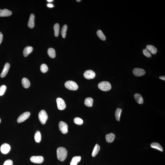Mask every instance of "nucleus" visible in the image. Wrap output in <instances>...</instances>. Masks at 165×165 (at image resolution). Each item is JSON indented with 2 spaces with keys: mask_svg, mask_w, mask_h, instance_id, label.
Returning <instances> with one entry per match:
<instances>
[{
  "mask_svg": "<svg viewBox=\"0 0 165 165\" xmlns=\"http://www.w3.org/2000/svg\"><path fill=\"white\" fill-rule=\"evenodd\" d=\"M84 76V78L87 79H94L95 77V74L92 70H88L85 72Z\"/></svg>",
  "mask_w": 165,
  "mask_h": 165,
  "instance_id": "6e6552de",
  "label": "nucleus"
},
{
  "mask_svg": "<svg viewBox=\"0 0 165 165\" xmlns=\"http://www.w3.org/2000/svg\"><path fill=\"white\" fill-rule=\"evenodd\" d=\"M21 82L23 86L25 88H28L30 85V83L29 80L26 78H23Z\"/></svg>",
  "mask_w": 165,
  "mask_h": 165,
  "instance_id": "412c9836",
  "label": "nucleus"
},
{
  "mask_svg": "<svg viewBox=\"0 0 165 165\" xmlns=\"http://www.w3.org/2000/svg\"><path fill=\"white\" fill-rule=\"evenodd\" d=\"M48 53L49 56L51 58H54L56 56L55 50L53 48H49L48 51Z\"/></svg>",
  "mask_w": 165,
  "mask_h": 165,
  "instance_id": "5701e85b",
  "label": "nucleus"
},
{
  "mask_svg": "<svg viewBox=\"0 0 165 165\" xmlns=\"http://www.w3.org/2000/svg\"><path fill=\"white\" fill-rule=\"evenodd\" d=\"M97 34L100 39L103 41H105L106 37L101 30H99L97 31Z\"/></svg>",
  "mask_w": 165,
  "mask_h": 165,
  "instance_id": "cd10ccee",
  "label": "nucleus"
},
{
  "mask_svg": "<svg viewBox=\"0 0 165 165\" xmlns=\"http://www.w3.org/2000/svg\"><path fill=\"white\" fill-rule=\"evenodd\" d=\"M56 102L58 109L62 110H64L65 108V103L63 99L61 97H58L57 98Z\"/></svg>",
  "mask_w": 165,
  "mask_h": 165,
  "instance_id": "423d86ee",
  "label": "nucleus"
},
{
  "mask_svg": "<svg viewBox=\"0 0 165 165\" xmlns=\"http://www.w3.org/2000/svg\"><path fill=\"white\" fill-rule=\"evenodd\" d=\"M134 98L136 101L139 104H142L144 102L142 96L141 94H136L134 95Z\"/></svg>",
  "mask_w": 165,
  "mask_h": 165,
  "instance_id": "a211bd4d",
  "label": "nucleus"
},
{
  "mask_svg": "<svg viewBox=\"0 0 165 165\" xmlns=\"http://www.w3.org/2000/svg\"><path fill=\"white\" fill-rule=\"evenodd\" d=\"M12 12L7 9H0V17H6L10 16Z\"/></svg>",
  "mask_w": 165,
  "mask_h": 165,
  "instance_id": "ddd939ff",
  "label": "nucleus"
},
{
  "mask_svg": "<svg viewBox=\"0 0 165 165\" xmlns=\"http://www.w3.org/2000/svg\"><path fill=\"white\" fill-rule=\"evenodd\" d=\"M47 1H48V2H51L52 1H53V0H47Z\"/></svg>",
  "mask_w": 165,
  "mask_h": 165,
  "instance_id": "4c0bfd02",
  "label": "nucleus"
},
{
  "mask_svg": "<svg viewBox=\"0 0 165 165\" xmlns=\"http://www.w3.org/2000/svg\"><path fill=\"white\" fill-rule=\"evenodd\" d=\"M1 122V119H0V122Z\"/></svg>",
  "mask_w": 165,
  "mask_h": 165,
  "instance_id": "ea45409f",
  "label": "nucleus"
},
{
  "mask_svg": "<svg viewBox=\"0 0 165 165\" xmlns=\"http://www.w3.org/2000/svg\"><path fill=\"white\" fill-rule=\"evenodd\" d=\"M133 73L135 76L136 77H140L145 74V71L143 69L135 68L133 70Z\"/></svg>",
  "mask_w": 165,
  "mask_h": 165,
  "instance_id": "9d476101",
  "label": "nucleus"
},
{
  "mask_svg": "<svg viewBox=\"0 0 165 165\" xmlns=\"http://www.w3.org/2000/svg\"><path fill=\"white\" fill-rule=\"evenodd\" d=\"M3 165H13V162L11 160H7L4 162Z\"/></svg>",
  "mask_w": 165,
  "mask_h": 165,
  "instance_id": "72a5a7b5",
  "label": "nucleus"
},
{
  "mask_svg": "<svg viewBox=\"0 0 165 165\" xmlns=\"http://www.w3.org/2000/svg\"><path fill=\"white\" fill-rule=\"evenodd\" d=\"M64 85L66 88L72 91H75L78 88V85L75 82L73 81H69L66 82Z\"/></svg>",
  "mask_w": 165,
  "mask_h": 165,
  "instance_id": "20e7f679",
  "label": "nucleus"
},
{
  "mask_svg": "<svg viewBox=\"0 0 165 165\" xmlns=\"http://www.w3.org/2000/svg\"><path fill=\"white\" fill-rule=\"evenodd\" d=\"M41 133L39 131H37L36 132L35 136H34V139L35 141L37 143H39L41 140Z\"/></svg>",
  "mask_w": 165,
  "mask_h": 165,
  "instance_id": "a878e982",
  "label": "nucleus"
},
{
  "mask_svg": "<svg viewBox=\"0 0 165 165\" xmlns=\"http://www.w3.org/2000/svg\"><path fill=\"white\" fill-rule=\"evenodd\" d=\"M159 78L160 79L163 80V81H165V76H163L159 77Z\"/></svg>",
  "mask_w": 165,
  "mask_h": 165,
  "instance_id": "e433bc0d",
  "label": "nucleus"
},
{
  "mask_svg": "<svg viewBox=\"0 0 165 165\" xmlns=\"http://www.w3.org/2000/svg\"><path fill=\"white\" fill-rule=\"evenodd\" d=\"M33 48L32 47L27 46L24 48L23 51V54L24 56L27 57L28 54L32 52L33 51Z\"/></svg>",
  "mask_w": 165,
  "mask_h": 165,
  "instance_id": "f3484780",
  "label": "nucleus"
},
{
  "mask_svg": "<svg viewBox=\"0 0 165 165\" xmlns=\"http://www.w3.org/2000/svg\"><path fill=\"white\" fill-rule=\"evenodd\" d=\"M122 111L121 109L119 108H117L116 110L115 116L116 119L117 121H120V115H121Z\"/></svg>",
  "mask_w": 165,
  "mask_h": 165,
  "instance_id": "393cba45",
  "label": "nucleus"
},
{
  "mask_svg": "<svg viewBox=\"0 0 165 165\" xmlns=\"http://www.w3.org/2000/svg\"><path fill=\"white\" fill-rule=\"evenodd\" d=\"M57 157L58 160L62 162L65 160L67 155V151L65 148L60 147L57 150Z\"/></svg>",
  "mask_w": 165,
  "mask_h": 165,
  "instance_id": "f257e3e1",
  "label": "nucleus"
},
{
  "mask_svg": "<svg viewBox=\"0 0 165 165\" xmlns=\"http://www.w3.org/2000/svg\"><path fill=\"white\" fill-rule=\"evenodd\" d=\"M74 122L75 124L79 125H81L83 123V120L78 117L75 118L74 119Z\"/></svg>",
  "mask_w": 165,
  "mask_h": 165,
  "instance_id": "c756f323",
  "label": "nucleus"
},
{
  "mask_svg": "<svg viewBox=\"0 0 165 165\" xmlns=\"http://www.w3.org/2000/svg\"><path fill=\"white\" fill-rule=\"evenodd\" d=\"M3 36L2 33L1 32H0V44H1V43L2 42L3 40Z\"/></svg>",
  "mask_w": 165,
  "mask_h": 165,
  "instance_id": "f704fd0d",
  "label": "nucleus"
},
{
  "mask_svg": "<svg viewBox=\"0 0 165 165\" xmlns=\"http://www.w3.org/2000/svg\"><path fill=\"white\" fill-rule=\"evenodd\" d=\"M143 54L148 58H150L151 56V54L146 48L143 50Z\"/></svg>",
  "mask_w": 165,
  "mask_h": 165,
  "instance_id": "473e14b6",
  "label": "nucleus"
},
{
  "mask_svg": "<svg viewBox=\"0 0 165 165\" xmlns=\"http://www.w3.org/2000/svg\"><path fill=\"white\" fill-rule=\"evenodd\" d=\"M6 88L7 87L5 85H2L0 87V96L3 95L6 90Z\"/></svg>",
  "mask_w": 165,
  "mask_h": 165,
  "instance_id": "2f4dec72",
  "label": "nucleus"
},
{
  "mask_svg": "<svg viewBox=\"0 0 165 165\" xmlns=\"http://www.w3.org/2000/svg\"><path fill=\"white\" fill-rule=\"evenodd\" d=\"M77 2H80V1H81V0H77Z\"/></svg>",
  "mask_w": 165,
  "mask_h": 165,
  "instance_id": "58836bf2",
  "label": "nucleus"
},
{
  "mask_svg": "<svg viewBox=\"0 0 165 165\" xmlns=\"http://www.w3.org/2000/svg\"><path fill=\"white\" fill-rule=\"evenodd\" d=\"M81 160V157L80 156H75L73 157L70 162V165H77L78 163Z\"/></svg>",
  "mask_w": 165,
  "mask_h": 165,
  "instance_id": "dca6fc26",
  "label": "nucleus"
},
{
  "mask_svg": "<svg viewBox=\"0 0 165 165\" xmlns=\"http://www.w3.org/2000/svg\"><path fill=\"white\" fill-rule=\"evenodd\" d=\"M10 65L8 63H7L4 65L3 70L1 75V77L2 78H4L6 76L9 70Z\"/></svg>",
  "mask_w": 165,
  "mask_h": 165,
  "instance_id": "f8f14e48",
  "label": "nucleus"
},
{
  "mask_svg": "<svg viewBox=\"0 0 165 165\" xmlns=\"http://www.w3.org/2000/svg\"><path fill=\"white\" fill-rule=\"evenodd\" d=\"M100 150V146L97 144H96L93 150L92 153V156L93 157H95L98 153Z\"/></svg>",
  "mask_w": 165,
  "mask_h": 165,
  "instance_id": "b1692460",
  "label": "nucleus"
},
{
  "mask_svg": "<svg viewBox=\"0 0 165 165\" xmlns=\"http://www.w3.org/2000/svg\"><path fill=\"white\" fill-rule=\"evenodd\" d=\"M30 115V113L29 112H27L23 113L19 116L17 119V122L18 123H21L25 121L28 119Z\"/></svg>",
  "mask_w": 165,
  "mask_h": 165,
  "instance_id": "0eeeda50",
  "label": "nucleus"
},
{
  "mask_svg": "<svg viewBox=\"0 0 165 165\" xmlns=\"http://www.w3.org/2000/svg\"><path fill=\"white\" fill-rule=\"evenodd\" d=\"M93 100L91 97H87L85 99L84 101V104L87 107H92L93 106Z\"/></svg>",
  "mask_w": 165,
  "mask_h": 165,
  "instance_id": "aec40b11",
  "label": "nucleus"
},
{
  "mask_svg": "<svg viewBox=\"0 0 165 165\" xmlns=\"http://www.w3.org/2000/svg\"><path fill=\"white\" fill-rule=\"evenodd\" d=\"M115 138V135L112 133L107 134L106 136V141L108 143H112L114 141Z\"/></svg>",
  "mask_w": 165,
  "mask_h": 165,
  "instance_id": "4468645a",
  "label": "nucleus"
},
{
  "mask_svg": "<svg viewBox=\"0 0 165 165\" xmlns=\"http://www.w3.org/2000/svg\"><path fill=\"white\" fill-rule=\"evenodd\" d=\"M35 15L33 14H31L30 15L29 21L28 22V26L30 28H32L34 26V20Z\"/></svg>",
  "mask_w": 165,
  "mask_h": 165,
  "instance_id": "2eb2a0df",
  "label": "nucleus"
},
{
  "mask_svg": "<svg viewBox=\"0 0 165 165\" xmlns=\"http://www.w3.org/2000/svg\"><path fill=\"white\" fill-rule=\"evenodd\" d=\"M40 69L42 72L43 73H45L48 71V66L45 64H42Z\"/></svg>",
  "mask_w": 165,
  "mask_h": 165,
  "instance_id": "7c9ffc66",
  "label": "nucleus"
},
{
  "mask_svg": "<svg viewBox=\"0 0 165 165\" xmlns=\"http://www.w3.org/2000/svg\"><path fill=\"white\" fill-rule=\"evenodd\" d=\"M58 126L60 131L63 134H66L68 133V126L65 122L60 121L59 123Z\"/></svg>",
  "mask_w": 165,
  "mask_h": 165,
  "instance_id": "39448f33",
  "label": "nucleus"
},
{
  "mask_svg": "<svg viewBox=\"0 0 165 165\" xmlns=\"http://www.w3.org/2000/svg\"><path fill=\"white\" fill-rule=\"evenodd\" d=\"M30 160L32 163H41L44 161V158L42 156H33L30 158Z\"/></svg>",
  "mask_w": 165,
  "mask_h": 165,
  "instance_id": "1a4fd4ad",
  "label": "nucleus"
},
{
  "mask_svg": "<svg viewBox=\"0 0 165 165\" xmlns=\"http://www.w3.org/2000/svg\"><path fill=\"white\" fill-rule=\"evenodd\" d=\"M67 29V25L63 26L61 31V35L63 38H64L65 37Z\"/></svg>",
  "mask_w": 165,
  "mask_h": 165,
  "instance_id": "c85d7f7f",
  "label": "nucleus"
},
{
  "mask_svg": "<svg viewBox=\"0 0 165 165\" xmlns=\"http://www.w3.org/2000/svg\"><path fill=\"white\" fill-rule=\"evenodd\" d=\"M47 6L49 7V8H52L54 7V5L51 4H48L47 5Z\"/></svg>",
  "mask_w": 165,
  "mask_h": 165,
  "instance_id": "c9c22d12",
  "label": "nucleus"
},
{
  "mask_svg": "<svg viewBox=\"0 0 165 165\" xmlns=\"http://www.w3.org/2000/svg\"><path fill=\"white\" fill-rule=\"evenodd\" d=\"M54 36L55 37H58L59 32V24L58 23L55 24L54 25Z\"/></svg>",
  "mask_w": 165,
  "mask_h": 165,
  "instance_id": "bb28decb",
  "label": "nucleus"
},
{
  "mask_svg": "<svg viewBox=\"0 0 165 165\" xmlns=\"http://www.w3.org/2000/svg\"><path fill=\"white\" fill-rule=\"evenodd\" d=\"M151 147L152 148L157 149L160 151L163 152V149L162 146L159 144V143H152L150 145Z\"/></svg>",
  "mask_w": 165,
  "mask_h": 165,
  "instance_id": "4be33fe9",
  "label": "nucleus"
},
{
  "mask_svg": "<svg viewBox=\"0 0 165 165\" xmlns=\"http://www.w3.org/2000/svg\"><path fill=\"white\" fill-rule=\"evenodd\" d=\"M38 118L41 124H45L48 120V116L45 110H42L40 111L39 114Z\"/></svg>",
  "mask_w": 165,
  "mask_h": 165,
  "instance_id": "7ed1b4c3",
  "label": "nucleus"
},
{
  "mask_svg": "<svg viewBox=\"0 0 165 165\" xmlns=\"http://www.w3.org/2000/svg\"><path fill=\"white\" fill-rule=\"evenodd\" d=\"M98 88L103 91H107L111 89V86L110 83L107 81H102L98 84Z\"/></svg>",
  "mask_w": 165,
  "mask_h": 165,
  "instance_id": "f03ea898",
  "label": "nucleus"
},
{
  "mask_svg": "<svg viewBox=\"0 0 165 165\" xmlns=\"http://www.w3.org/2000/svg\"><path fill=\"white\" fill-rule=\"evenodd\" d=\"M146 49L152 54H155L157 52V49L154 46L152 45H147Z\"/></svg>",
  "mask_w": 165,
  "mask_h": 165,
  "instance_id": "6ab92c4d",
  "label": "nucleus"
},
{
  "mask_svg": "<svg viewBox=\"0 0 165 165\" xmlns=\"http://www.w3.org/2000/svg\"><path fill=\"white\" fill-rule=\"evenodd\" d=\"M10 150V146L7 143H4L3 144L1 147V151L4 154H6L8 153Z\"/></svg>",
  "mask_w": 165,
  "mask_h": 165,
  "instance_id": "9b49d317",
  "label": "nucleus"
}]
</instances>
